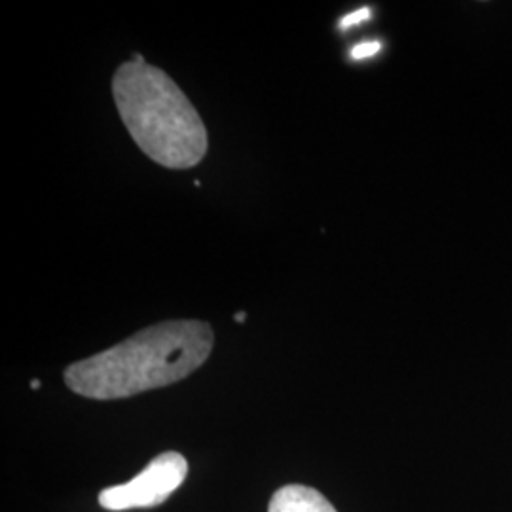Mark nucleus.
Returning a JSON list of instances; mask_svg holds the SVG:
<instances>
[{
	"label": "nucleus",
	"mask_w": 512,
	"mask_h": 512,
	"mask_svg": "<svg viewBox=\"0 0 512 512\" xmlns=\"http://www.w3.org/2000/svg\"><path fill=\"white\" fill-rule=\"evenodd\" d=\"M370 16H372L370 8H359V10L351 12L349 16L342 19L340 27H342V29H349V27H353V25H361V23H365L366 19H370Z\"/></svg>",
	"instance_id": "obj_6"
},
{
	"label": "nucleus",
	"mask_w": 512,
	"mask_h": 512,
	"mask_svg": "<svg viewBox=\"0 0 512 512\" xmlns=\"http://www.w3.org/2000/svg\"><path fill=\"white\" fill-rule=\"evenodd\" d=\"M112 95L129 135L152 162L190 169L205 158L209 137L202 116L162 69L147 61L122 63L112 76Z\"/></svg>",
	"instance_id": "obj_2"
},
{
	"label": "nucleus",
	"mask_w": 512,
	"mask_h": 512,
	"mask_svg": "<svg viewBox=\"0 0 512 512\" xmlns=\"http://www.w3.org/2000/svg\"><path fill=\"white\" fill-rule=\"evenodd\" d=\"M186 473V459L177 452H165L152 459L147 469L131 478L128 484L103 490L99 494V505L116 512L158 507L183 484Z\"/></svg>",
	"instance_id": "obj_3"
},
{
	"label": "nucleus",
	"mask_w": 512,
	"mask_h": 512,
	"mask_svg": "<svg viewBox=\"0 0 512 512\" xmlns=\"http://www.w3.org/2000/svg\"><path fill=\"white\" fill-rule=\"evenodd\" d=\"M268 512H336L329 499L310 486L289 484L275 492Z\"/></svg>",
	"instance_id": "obj_4"
},
{
	"label": "nucleus",
	"mask_w": 512,
	"mask_h": 512,
	"mask_svg": "<svg viewBox=\"0 0 512 512\" xmlns=\"http://www.w3.org/2000/svg\"><path fill=\"white\" fill-rule=\"evenodd\" d=\"M380 50H382V44H380V42L368 40V42H363V44L355 46V48L351 50V57H353V59H368V57L378 54Z\"/></svg>",
	"instance_id": "obj_5"
},
{
	"label": "nucleus",
	"mask_w": 512,
	"mask_h": 512,
	"mask_svg": "<svg viewBox=\"0 0 512 512\" xmlns=\"http://www.w3.org/2000/svg\"><path fill=\"white\" fill-rule=\"evenodd\" d=\"M236 319H238L239 323H241V321H245V313H238V315H236Z\"/></svg>",
	"instance_id": "obj_7"
},
{
	"label": "nucleus",
	"mask_w": 512,
	"mask_h": 512,
	"mask_svg": "<svg viewBox=\"0 0 512 512\" xmlns=\"http://www.w3.org/2000/svg\"><path fill=\"white\" fill-rule=\"evenodd\" d=\"M215 332L203 321H164L65 370V384L95 401L128 399L177 384L209 359Z\"/></svg>",
	"instance_id": "obj_1"
},
{
	"label": "nucleus",
	"mask_w": 512,
	"mask_h": 512,
	"mask_svg": "<svg viewBox=\"0 0 512 512\" xmlns=\"http://www.w3.org/2000/svg\"><path fill=\"white\" fill-rule=\"evenodd\" d=\"M33 389H38V387H40V382H38V380H33Z\"/></svg>",
	"instance_id": "obj_8"
}]
</instances>
